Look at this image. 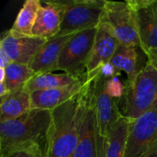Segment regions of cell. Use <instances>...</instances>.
Here are the masks:
<instances>
[{
    "instance_id": "6da1fadb",
    "label": "cell",
    "mask_w": 157,
    "mask_h": 157,
    "mask_svg": "<svg viewBox=\"0 0 157 157\" xmlns=\"http://www.w3.org/2000/svg\"><path fill=\"white\" fill-rule=\"evenodd\" d=\"M52 111L31 109L20 117L0 122L1 157L17 152L44 157Z\"/></svg>"
},
{
    "instance_id": "7a4b0ae2",
    "label": "cell",
    "mask_w": 157,
    "mask_h": 157,
    "mask_svg": "<svg viewBox=\"0 0 157 157\" xmlns=\"http://www.w3.org/2000/svg\"><path fill=\"white\" fill-rule=\"evenodd\" d=\"M75 98L52 110L44 157H74L91 80Z\"/></svg>"
},
{
    "instance_id": "3957f363",
    "label": "cell",
    "mask_w": 157,
    "mask_h": 157,
    "mask_svg": "<svg viewBox=\"0 0 157 157\" xmlns=\"http://www.w3.org/2000/svg\"><path fill=\"white\" fill-rule=\"evenodd\" d=\"M157 101V70L148 61L131 81L125 84V92L119 102L121 115L134 121L149 110Z\"/></svg>"
},
{
    "instance_id": "277c9868",
    "label": "cell",
    "mask_w": 157,
    "mask_h": 157,
    "mask_svg": "<svg viewBox=\"0 0 157 157\" xmlns=\"http://www.w3.org/2000/svg\"><path fill=\"white\" fill-rule=\"evenodd\" d=\"M107 0L59 1L63 8V21L59 35H72L98 28Z\"/></svg>"
},
{
    "instance_id": "5b68a950",
    "label": "cell",
    "mask_w": 157,
    "mask_h": 157,
    "mask_svg": "<svg viewBox=\"0 0 157 157\" xmlns=\"http://www.w3.org/2000/svg\"><path fill=\"white\" fill-rule=\"evenodd\" d=\"M97 34V28L74 34L64 45L58 62V70L86 78V65Z\"/></svg>"
},
{
    "instance_id": "8992f818",
    "label": "cell",
    "mask_w": 157,
    "mask_h": 157,
    "mask_svg": "<svg viewBox=\"0 0 157 157\" xmlns=\"http://www.w3.org/2000/svg\"><path fill=\"white\" fill-rule=\"evenodd\" d=\"M106 79L99 72L93 79L92 94L96 116L97 130V154L102 151L103 145L113 124L122 116L119 102L107 95L105 91Z\"/></svg>"
},
{
    "instance_id": "52a82bcc",
    "label": "cell",
    "mask_w": 157,
    "mask_h": 157,
    "mask_svg": "<svg viewBox=\"0 0 157 157\" xmlns=\"http://www.w3.org/2000/svg\"><path fill=\"white\" fill-rule=\"evenodd\" d=\"M157 143V101L145 113L130 121L125 157H142Z\"/></svg>"
},
{
    "instance_id": "ba28073f",
    "label": "cell",
    "mask_w": 157,
    "mask_h": 157,
    "mask_svg": "<svg viewBox=\"0 0 157 157\" xmlns=\"http://www.w3.org/2000/svg\"><path fill=\"white\" fill-rule=\"evenodd\" d=\"M101 21L110 28L120 44L141 48L135 20L127 1H106Z\"/></svg>"
},
{
    "instance_id": "9c48e42d",
    "label": "cell",
    "mask_w": 157,
    "mask_h": 157,
    "mask_svg": "<svg viewBox=\"0 0 157 157\" xmlns=\"http://www.w3.org/2000/svg\"><path fill=\"white\" fill-rule=\"evenodd\" d=\"M136 24L141 49L146 55L157 49V0L127 1Z\"/></svg>"
},
{
    "instance_id": "30bf717a",
    "label": "cell",
    "mask_w": 157,
    "mask_h": 157,
    "mask_svg": "<svg viewBox=\"0 0 157 157\" xmlns=\"http://www.w3.org/2000/svg\"><path fill=\"white\" fill-rule=\"evenodd\" d=\"M119 44L110 28L105 22L100 21L97 28L94 45L86 65V79H94L101 66L110 63Z\"/></svg>"
},
{
    "instance_id": "8fae6325",
    "label": "cell",
    "mask_w": 157,
    "mask_h": 157,
    "mask_svg": "<svg viewBox=\"0 0 157 157\" xmlns=\"http://www.w3.org/2000/svg\"><path fill=\"white\" fill-rule=\"evenodd\" d=\"M47 40L39 37L17 34L9 29L2 36L0 49L12 62L29 65Z\"/></svg>"
},
{
    "instance_id": "7c38bea8",
    "label": "cell",
    "mask_w": 157,
    "mask_h": 157,
    "mask_svg": "<svg viewBox=\"0 0 157 157\" xmlns=\"http://www.w3.org/2000/svg\"><path fill=\"white\" fill-rule=\"evenodd\" d=\"M92 83L93 79L91 81L89 94L84 108L79 128L78 143L74 157H98L96 116L93 102Z\"/></svg>"
},
{
    "instance_id": "4fadbf2b",
    "label": "cell",
    "mask_w": 157,
    "mask_h": 157,
    "mask_svg": "<svg viewBox=\"0 0 157 157\" xmlns=\"http://www.w3.org/2000/svg\"><path fill=\"white\" fill-rule=\"evenodd\" d=\"M86 85L87 80L83 79L67 86L32 92L30 93L31 109L52 111L79 95L85 89Z\"/></svg>"
},
{
    "instance_id": "5bb4252c",
    "label": "cell",
    "mask_w": 157,
    "mask_h": 157,
    "mask_svg": "<svg viewBox=\"0 0 157 157\" xmlns=\"http://www.w3.org/2000/svg\"><path fill=\"white\" fill-rule=\"evenodd\" d=\"M63 21V8L59 1H40V6L32 29V36L52 39L59 35Z\"/></svg>"
},
{
    "instance_id": "9a60e30c",
    "label": "cell",
    "mask_w": 157,
    "mask_h": 157,
    "mask_svg": "<svg viewBox=\"0 0 157 157\" xmlns=\"http://www.w3.org/2000/svg\"><path fill=\"white\" fill-rule=\"evenodd\" d=\"M73 35L74 34L64 36L57 35L49 39L29 64V68L36 75L52 73L58 70V62L61 52Z\"/></svg>"
},
{
    "instance_id": "2e32d148",
    "label": "cell",
    "mask_w": 157,
    "mask_h": 157,
    "mask_svg": "<svg viewBox=\"0 0 157 157\" xmlns=\"http://www.w3.org/2000/svg\"><path fill=\"white\" fill-rule=\"evenodd\" d=\"M31 109V96L25 88L9 92L7 96L1 98L0 122L15 120Z\"/></svg>"
},
{
    "instance_id": "e0dca14e",
    "label": "cell",
    "mask_w": 157,
    "mask_h": 157,
    "mask_svg": "<svg viewBox=\"0 0 157 157\" xmlns=\"http://www.w3.org/2000/svg\"><path fill=\"white\" fill-rule=\"evenodd\" d=\"M130 121L121 116L111 127L98 157H125V148Z\"/></svg>"
},
{
    "instance_id": "ac0fdd59",
    "label": "cell",
    "mask_w": 157,
    "mask_h": 157,
    "mask_svg": "<svg viewBox=\"0 0 157 157\" xmlns=\"http://www.w3.org/2000/svg\"><path fill=\"white\" fill-rule=\"evenodd\" d=\"M139 49L141 48L119 44L110 61L118 72L123 71L126 73L127 81L132 80L144 67L139 66Z\"/></svg>"
},
{
    "instance_id": "d6986e66",
    "label": "cell",
    "mask_w": 157,
    "mask_h": 157,
    "mask_svg": "<svg viewBox=\"0 0 157 157\" xmlns=\"http://www.w3.org/2000/svg\"><path fill=\"white\" fill-rule=\"evenodd\" d=\"M83 79L84 77H77L68 74H53V73H44L35 75L26 85L25 88L29 92H35L40 90H47L52 88H58L63 86H67L75 84Z\"/></svg>"
},
{
    "instance_id": "ffe728a7",
    "label": "cell",
    "mask_w": 157,
    "mask_h": 157,
    "mask_svg": "<svg viewBox=\"0 0 157 157\" xmlns=\"http://www.w3.org/2000/svg\"><path fill=\"white\" fill-rule=\"evenodd\" d=\"M40 6V0H26L20 8L10 30L20 35L32 36V29Z\"/></svg>"
},
{
    "instance_id": "44dd1931",
    "label": "cell",
    "mask_w": 157,
    "mask_h": 157,
    "mask_svg": "<svg viewBox=\"0 0 157 157\" xmlns=\"http://www.w3.org/2000/svg\"><path fill=\"white\" fill-rule=\"evenodd\" d=\"M5 69V84L9 92H14L26 86L27 83L36 75L29 65L12 62ZM1 83V82H0Z\"/></svg>"
},
{
    "instance_id": "7402d4cb",
    "label": "cell",
    "mask_w": 157,
    "mask_h": 157,
    "mask_svg": "<svg viewBox=\"0 0 157 157\" xmlns=\"http://www.w3.org/2000/svg\"><path fill=\"white\" fill-rule=\"evenodd\" d=\"M105 91L108 96L120 102L125 92V84H123L119 75H115L111 78L106 79Z\"/></svg>"
},
{
    "instance_id": "603a6c76",
    "label": "cell",
    "mask_w": 157,
    "mask_h": 157,
    "mask_svg": "<svg viewBox=\"0 0 157 157\" xmlns=\"http://www.w3.org/2000/svg\"><path fill=\"white\" fill-rule=\"evenodd\" d=\"M99 74L107 79L111 78L115 75H120V72L116 70V68L111 64V63H107L103 64L99 69Z\"/></svg>"
},
{
    "instance_id": "cb8c5ba5",
    "label": "cell",
    "mask_w": 157,
    "mask_h": 157,
    "mask_svg": "<svg viewBox=\"0 0 157 157\" xmlns=\"http://www.w3.org/2000/svg\"><path fill=\"white\" fill-rule=\"evenodd\" d=\"M11 63L12 61L7 56V54L2 49H0V68H6Z\"/></svg>"
},
{
    "instance_id": "d4e9b609",
    "label": "cell",
    "mask_w": 157,
    "mask_h": 157,
    "mask_svg": "<svg viewBox=\"0 0 157 157\" xmlns=\"http://www.w3.org/2000/svg\"><path fill=\"white\" fill-rule=\"evenodd\" d=\"M146 57H147V61L150 63H152V65L157 70V49L149 52L146 54Z\"/></svg>"
},
{
    "instance_id": "484cf974",
    "label": "cell",
    "mask_w": 157,
    "mask_h": 157,
    "mask_svg": "<svg viewBox=\"0 0 157 157\" xmlns=\"http://www.w3.org/2000/svg\"><path fill=\"white\" fill-rule=\"evenodd\" d=\"M33 155H30V154H28V153H24V152H17V153H13V154H10L8 155H6V156L2 157H32Z\"/></svg>"
},
{
    "instance_id": "4316f807",
    "label": "cell",
    "mask_w": 157,
    "mask_h": 157,
    "mask_svg": "<svg viewBox=\"0 0 157 157\" xmlns=\"http://www.w3.org/2000/svg\"><path fill=\"white\" fill-rule=\"evenodd\" d=\"M142 157H157V143L152 149H150L145 155H144Z\"/></svg>"
},
{
    "instance_id": "83f0119b",
    "label": "cell",
    "mask_w": 157,
    "mask_h": 157,
    "mask_svg": "<svg viewBox=\"0 0 157 157\" xmlns=\"http://www.w3.org/2000/svg\"><path fill=\"white\" fill-rule=\"evenodd\" d=\"M32 157H38V156H32Z\"/></svg>"
}]
</instances>
